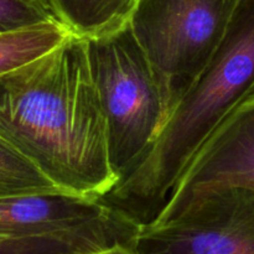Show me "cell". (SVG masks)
<instances>
[{
    "label": "cell",
    "mask_w": 254,
    "mask_h": 254,
    "mask_svg": "<svg viewBox=\"0 0 254 254\" xmlns=\"http://www.w3.org/2000/svg\"><path fill=\"white\" fill-rule=\"evenodd\" d=\"M0 139L64 192L101 200L118 185L83 39L0 74Z\"/></svg>",
    "instance_id": "1"
},
{
    "label": "cell",
    "mask_w": 254,
    "mask_h": 254,
    "mask_svg": "<svg viewBox=\"0 0 254 254\" xmlns=\"http://www.w3.org/2000/svg\"><path fill=\"white\" fill-rule=\"evenodd\" d=\"M254 93V0H240L222 44L140 163L101 198L139 225L160 213L192 159Z\"/></svg>",
    "instance_id": "2"
},
{
    "label": "cell",
    "mask_w": 254,
    "mask_h": 254,
    "mask_svg": "<svg viewBox=\"0 0 254 254\" xmlns=\"http://www.w3.org/2000/svg\"><path fill=\"white\" fill-rule=\"evenodd\" d=\"M84 42L106 118L109 161L121 181L140 163L163 129L160 88L129 22Z\"/></svg>",
    "instance_id": "3"
},
{
    "label": "cell",
    "mask_w": 254,
    "mask_h": 254,
    "mask_svg": "<svg viewBox=\"0 0 254 254\" xmlns=\"http://www.w3.org/2000/svg\"><path fill=\"white\" fill-rule=\"evenodd\" d=\"M238 1L138 0L129 26L155 73L164 126L222 44Z\"/></svg>",
    "instance_id": "4"
},
{
    "label": "cell",
    "mask_w": 254,
    "mask_h": 254,
    "mask_svg": "<svg viewBox=\"0 0 254 254\" xmlns=\"http://www.w3.org/2000/svg\"><path fill=\"white\" fill-rule=\"evenodd\" d=\"M140 225L99 198L64 191L0 196V242L32 243L56 253L129 243Z\"/></svg>",
    "instance_id": "5"
},
{
    "label": "cell",
    "mask_w": 254,
    "mask_h": 254,
    "mask_svg": "<svg viewBox=\"0 0 254 254\" xmlns=\"http://www.w3.org/2000/svg\"><path fill=\"white\" fill-rule=\"evenodd\" d=\"M134 254H254V190L210 189L180 213L141 225Z\"/></svg>",
    "instance_id": "6"
},
{
    "label": "cell",
    "mask_w": 254,
    "mask_h": 254,
    "mask_svg": "<svg viewBox=\"0 0 254 254\" xmlns=\"http://www.w3.org/2000/svg\"><path fill=\"white\" fill-rule=\"evenodd\" d=\"M220 186L254 190V93L203 144L153 221L174 217L203 191Z\"/></svg>",
    "instance_id": "7"
},
{
    "label": "cell",
    "mask_w": 254,
    "mask_h": 254,
    "mask_svg": "<svg viewBox=\"0 0 254 254\" xmlns=\"http://www.w3.org/2000/svg\"><path fill=\"white\" fill-rule=\"evenodd\" d=\"M55 17L79 39H89L129 22L138 0H46Z\"/></svg>",
    "instance_id": "8"
},
{
    "label": "cell",
    "mask_w": 254,
    "mask_h": 254,
    "mask_svg": "<svg viewBox=\"0 0 254 254\" xmlns=\"http://www.w3.org/2000/svg\"><path fill=\"white\" fill-rule=\"evenodd\" d=\"M69 36L71 32L59 21L0 34V74L39 59Z\"/></svg>",
    "instance_id": "9"
},
{
    "label": "cell",
    "mask_w": 254,
    "mask_h": 254,
    "mask_svg": "<svg viewBox=\"0 0 254 254\" xmlns=\"http://www.w3.org/2000/svg\"><path fill=\"white\" fill-rule=\"evenodd\" d=\"M62 191L0 139V196Z\"/></svg>",
    "instance_id": "10"
},
{
    "label": "cell",
    "mask_w": 254,
    "mask_h": 254,
    "mask_svg": "<svg viewBox=\"0 0 254 254\" xmlns=\"http://www.w3.org/2000/svg\"><path fill=\"white\" fill-rule=\"evenodd\" d=\"M55 21L46 0H0V34Z\"/></svg>",
    "instance_id": "11"
},
{
    "label": "cell",
    "mask_w": 254,
    "mask_h": 254,
    "mask_svg": "<svg viewBox=\"0 0 254 254\" xmlns=\"http://www.w3.org/2000/svg\"><path fill=\"white\" fill-rule=\"evenodd\" d=\"M0 254H57L44 246L32 243L0 242Z\"/></svg>",
    "instance_id": "12"
},
{
    "label": "cell",
    "mask_w": 254,
    "mask_h": 254,
    "mask_svg": "<svg viewBox=\"0 0 254 254\" xmlns=\"http://www.w3.org/2000/svg\"><path fill=\"white\" fill-rule=\"evenodd\" d=\"M57 254H134L131 245L129 243H116L109 247L101 248V250L91 251H73V252H64Z\"/></svg>",
    "instance_id": "13"
}]
</instances>
